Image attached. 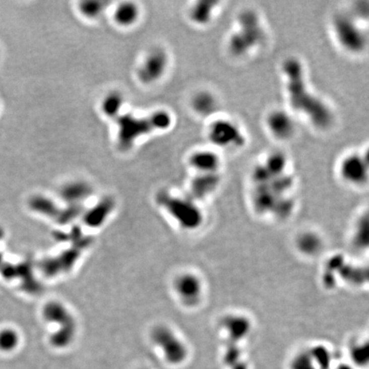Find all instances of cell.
Returning a JSON list of instances; mask_svg holds the SVG:
<instances>
[{
    "instance_id": "cell-7",
    "label": "cell",
    "mask_w": 369,
    "mask_h": 369,
    "mask_svg": "<svg viewBox=\"0 0 369 369\" xmlns=\"http://www.w3.org/2000/svg\"><path fill=\"white\" fill-rule=\"evenodd\" d=\"M157 200L184 229H195L201 224V210L192 199L173 197L164 192L158 194Z\"/></svg>"
},
{
    "instance_id": "cell-23",
    "label": "cell",
    "mask_w": 369,
    "mask_h": 369,
    "mask_svg": "<svg viewBox=\"0 0 369 369\" xmlns=\"http://www.w3.org/2000/svg\"><path fill=\"white\" fill-rule=\"evenodd\" d=\"M291 369H321L310 350L296 354L291 361Z\"/></svg>"
},
{
    "instance_id": "cell-3",
    "label": "cell",
    "mask_w": 369,
    "mask_h": 369,
    "mask_svg": "<svg viewBox=\"0 0 369 369\" xmlns=\"http://www.w3.org/2000/svg\"><path fill=\"white\" fill-rule=\"evenodd\" d=\"M118 125V143L126 150L133 146L140 137L154 131H162L172 125V116L164 110L155 112L147 117H135L133 115H119L116 119Z\"/></svg>"
},
{
    "instance_id": "cell-8",
    "label": "cell",
    "mask_w": 369,
    "mask_h": 369,
    "mask_svg": "<svg viewBox=\"0 0 369 369\" xmlns=\"http://www.w3.org/2000/svg\"><path fill=\"white\" fill-rule=\"evenodd\" d=\"M151 339L162 350L168 363L179 365L188 359V347L169 327L166 326L155 327L151 332Z\"/></svg>"
},
{
    "instance_id": "cell-17",
    "label": "cell",
    "mask_w": 369,
    "mask_h": 369,
    "mask_svg": "<svg viewBox=\"0 0 369 369\" xmlns=\"http://www.w3.org/2000/svg\"><path fill=\"white\" fill-rule=\"evenodd\" d=\"M220 2L215 0H199L189 11V17L194 24L199 27L210 25L218 12Z\"/></svg>"
},
{
    "instance_id": "cell-10",
    "label": "cell",
    "mask_w": 369,
    "mask_h": 369,
    "mask_svg": "<svg viewBox=\"0 0 369 369\" xmlns=\"http://www.w3.org/2000/svg\"><path fill=\"white\" fill-rule=\"evenodd\" d=\"M264 125L269 135L280 142H288L296 135L295 118L287 109H271L266 115Z\"/></svg>"
},
{
    "instance_id": "cell-20",
    "label": "cell",
    "mask_w": 369,
    "mask_h": 369,
    "mask_svg": "<svg viewBox=\"0 0 369 369\" xmlns=\"http://www.w3.org/2000/svg\"><path fill=\"white\" fill-rule=\"evenodd\" d=\"M30 207L34 211L46 215L48 217L58 219L59 221L61 222L64 210H60L56 206V204L50 199L42 196L34 197L31 199Z\"/></svg>"
},
{
    "instance_id": "cell-9",
    "label": "cell",
    "mask_w": 369,
    "mask_h": 369,
    "mask_svg": "<svg viewBox=\"0 0 369 369\" xmlns=\"http://www.w3.org/2000/svg\"><path fill=\"white\" fill-rule=\"evenodd\" d=\"M338 173L342 181L352 188H362L368 181L367 156L361 152H350L342 157Z\"/></svg>"
},
{
    "instance_id": "cell-26",
    "label": "cell",
    "mask_w": 369,
    "mask_h": 369,
    "mask_svg": "<svg viewBox=\"0 0 369 369\" xmlns=\"http://www.w3.org/2000/svg\"><path fill=\"white\" fill-rule=\"evenodd\" d=\"M106 2L102 1H85L81 4L82 14L90 18H95L104 12Z\"/></svg>"
},
{
    "instance_id": "cell-21",
    "label": "cell",
    "mask_w": 369,
    "mask_h": 369,
    "mask_svg": "<svg viewBox=\"0 0 369 369\" xmlns=\"http://www.w3.org/2000/svg\"><path fill=\"white\" fill-rule=\"evenodd\" d=\"M139 14L137 6L132 3H124L115 11V22L122 26L132 25L137 21Z\"/></svg>"
},
{
    "instance_id": "cell-16",
    "label": "cell",
    "mask_w": 369,
    "mask_h": 369,
    "mask_svg": "<svg viewBox=\"0 0 369 369\" xmlns=\"http://www.w3.org/2000/svg\"><path fill=\"white\" fill-rule=\"evenodd\" d=\"M192 108L197 115L203 118L215 117L219 109L217 96L209 90L197 92L192 98Z\"/></svg>"
},
{
    "instance_id": "cell-5",
    "label": "cell",
    "mask_w": 369,
    "mask_h": 369,
    "mask_svg": "<svg viewBox=\"0 0 369 369\" xmlns=\"http://www.w3.org/2000/svg\"><path fill=\"white\" fill-rule=\"evenodd\" d=\"M207 139L216 151H237L246 145L245 134L238 122L224 116L211 119L206 130Z\"/></svg>"
},
{
    "instance_id": "cell-13",
    "label": "cell",
    "mask_w": 369,
    "mask_h": 369,
    "mask_svg": "<svg viewBox=\"0 0 369 369\" xmlns=\"http://www.w3.org/2000/svg\"><path fill=\"white\" fill-rule=\"evenodd\" d=\"M168 55L162 49L152 50L146 57L139 71V77L143 83H153L162 78L168 68Z\"/></svg>"
},
{
    "instance_id": "cell-6",
    "label": "cell",
    "mask_w": 369,
    "mask_h": 369,
    "mask_svg": "<svg viewBox=\"0 0 369 369\" xmlns=\"http://www.w3.org/2000/svg\"><path fill=\"white\" fill-rule=\"evenodd\" d=\"M43 315L49 322L58 325V330L50 336V343L57 349L69 346L75 338L76 321L70 311L59 302H50L44 307Z\"/></svg>"
},
{
    "instance_id": "cell-1",
    "label": "cell",
    "mask_w": 369,
    "mask_h": 369,
    "mask_svg": "<svg viewBox=\"0 0 369 369\" xmlns=\"http://www.w3.org/2000/svg\"><path fill=\"white\" fill-rule=\"evenodd\" d=\"M281 76L290 111L302 116L316 130L330 129L335 121L334 112L311 88L302 61L295 56L287 57L281 65Z\"/></svg>"
},
{
    "instance_id": "cell-14",
    "label": "cell",
    "mask_w": 369,
    "mask_h": 369,
    "mask_svg": "<svg viewBox=\"0 0 369 369\" xmlns=\"http://www.w3.org/2000/svg\"><path fill=\"white\" fill-rule=\"evenodd\" d=\"M221 156L215 149H202L189 157V165L197 173H216L221 172Z\"/></svg>"
},
{
    "instance_id": "cell-25",
    "label": "cell",
    "mask_w": 369,
    "mask_h": 369,
    "mask_svg": "<svg viewBox=\"0 0 369 369\" xmlns=\"http://www.w3.org/2000/svg\"><path fill=\"white\" fill-rule=\"evenodd\" d=\"M350 357L352 359V361L355 362L358 366H363L367 363V359H368V350H367V343L365 344H353L350 347Z\"/></svg>"
},
{
    "instance_id": "cell-11",
    "label": "cell",
    "mask_w": 369,
    "mask_h": 369,
    "mask_svg": "<svg viewBox=\"0 0 369 369\" xmlns=\"http://www.w3.org/2000/svg\"><path fill=\"white\" fill-rule=\"evenodd\" d=\"M173 289L180 302L187 307L198 306L205 293L201 277L192 272L179 274L173 282Z\"/></svg>"
},
{
    "instance_id": "cell-19",
    "label": "cell",
    "mask_w": 369,
    "mask_h": 369,
    "mask_svg": "<svg viewBox=\"0 0 369 369\" xmlns=\"http://www.w3.org/2000/svg\"><path fill=\"white\" fill-rule=\"evenodd\" d=\"M296 246L298 252L305 257H315L322 252L323 241L318 233L306 231L301 232L296 237Z\"/></svg>"
},
{
    "instance_id": "cell-4",
    "label": "cell",
    "mask_w": 369,
    "mask_h": 369,
    "mask_svg": "<svg viewBox=\"0 0 369 369\" xmlns=\"http://www.w3.org/2000/svg\"><path fill=\"white\" fill-rule=\"evenodd\" d=\"M331 31L335 42L344 52L350 56H359L367 47V36L364 28L354 15L338 12L331 19Z\"/></svg>"
},
{
    "instance_id": "cell-22",
    "label": "cell",
    "mask_w": 369,
    "mask_h": 369,
    "mask_svg": "<svg viewBox=\"0 0 369 369\" xmlns=\"http://www.w3.org/2000/svg\"><path fill=\"white\" fill-rule=\"evenodd\" d=\"M123 104L122 96L117 92H113L104 98L102 109L104 114L109 117H118Z\"/></svg>"
},
{
    "instance_id": "cell-2",
    "label": "cell",
    "mask_w": 369,
    "mask_h": 369,
    "mask_svg": "<svg viewBox=\"0 0 369 369\" xmlns=\"http://www.w3.org/2000/svg\"><path fill=\"white\" fill-rule=\"evenodd\" d=\"M267 30L260 15L252 9L241 11L227 37V51L235 58H245L267 41Z\"/></svg>"
},
{
    "instance_id": "cell-24",
    "label": "cell",
    "mask_w": 369,
    "mask_h": 369,
    "mask_svg": "<svg viewBox=\"0 0 369 369\" xmlns=\"http://www.w3.org/2000/svg\"><path fill=\"white\" fill-rule=\"evenodd\" d=\"M19 344V336L17 332L12 329H6L0 332V350L4 352H11Z\"/></svg>"
},
{
    "instance_id": "cell-15",
    "label": "cell",
    "mask_w": 369,
    "mask_h": 369,
    "mask_svg": "<svg viewBox=\"0 0 369 369\" xmlns=\"http://www.w3.org/2000/svg\"><path fill=\"white\" fill-rule=\"evenodd\" d=\"M221 184L220 173H197L191 182L190 192L193 199H203L215 193Z\"/></svg>"
},
{
    "instance_id": "cell-12",
    "label": "cell",
    "mask_w": 369,
    "mask_h": 369,
    "mask_svg": "<svg viewBox=\"0 0 369 369\" xmlns=\"http://www.w3.org/2000/svg\"><path fill=\"white\" fill-rule=\"evenodd\" d=\"M220 327L227 343L240 344L252 333V321L243 314H227L221 320Z\"/></svg>"
},
{
    "instance_id": "cell-18",
    "label": "cell",
    "mask_w": 369,
    "mask_h": 369,
    "mask_svg": "<svg viewBox=\"0 0 369 369\" xmlns=\"http://www.w3.org/2000/svg\"><path fill=\"white\" fill-rule=\"evenodd\" d=\"M92 188L84 181H73L65 184L60 196L70 206H81V203L92 194Z\"/></svg>"
}]
</instances>
